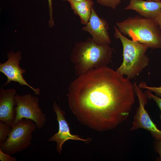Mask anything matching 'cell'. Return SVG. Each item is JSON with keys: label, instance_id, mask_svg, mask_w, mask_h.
<instances>
[{"label": "cell", "instance_id": "1", "mask_svg": "<svg viewBox=\"0 0 161 161\" xmlns=\"http://www.w3.org/2000/svg\"><path fill=\"white\" fill-rule=\"evenodd\" d=\"M135 94L130 80L106 66L78 76L70 83L67 95L69 107L80 123L105 131L127 119Z\"/></svg>", "mask_w": 161, "mask_h": 161}, {"label": "cell", "instance_id": "2", "mask_svg": "<svg viewBox=\"0 0 161 161\" xmlns=\"http://www.w3.org/2000/svg\"><path fill=\"white\" fill-rule=\"evenodd\" d=\"M112 52L109 45L97 44L91 38L76 43L70 55L75 74L78 76L90 70L107 66Z\"/></svg>", "mask_w": 161, "mask_h": 161}, {"label": "cell", "instance_id": "3", "mask_svg": "<svg viewBox=\"0 0 161 161\" xmlns=\"http://www.w3.org/2000/svg\"><path fill=\"white\" fill-rule=\"evenodd\" d=\"M116 26L123 35L146 45L148 48H161V32L154 18L138 16L130 17L117 22Z\"/></svg>", "mask_w": 161, "mask_h": 161}, {"label": "cell", "instance_id": "4", "mask_svg": "<svg viewBox=\"0 0 161 161\" xmlns=\"http://www.w3.org/2000/svg\"><path fill=\"white\" fill-rule=\"evenodd\" d=\"M114 28V36L120 40L123 47V61L116 71L126 75L129 80L134 79L149 65V59L146 54L148 47L146 45L129 39L116 26Z\"/></svg>", "mask_w": 161, "mask_h": 161}, {"label": "cell", "instance_id": "5", "mask_svg": "<svg viewBox=\"0 0 161 161\" xmlns=\"http://www.w3.org/2000/svg\"><path fill=\"white\" fill-rule=\"evenodd\" d=\"M11 127L7 139L0 146L3 152L10 154L21 152L30 146L36 126L32 120L23 118Z\"/></svg>", "mask_w": 161, "mask_h": 161}, {"label": "cell", "instance_id": "6", "mask_svg": "<svg viewBox=\"0 0 161 161\" xmlns=\"http://www.w3.org/2000/svg\"><path fill=\"white\" fill-rule=\"evenodd\" d=\"M15 100L16 117L14 124L22 119L26 118L33 121L38 129L44 126L46 121V116L39 106L38 97L30 94H17Z\"/></svg>", "mask_w": 161, "mask_h": 161}, {"label": "cell", "instance_id": "7", "mask_svg": "<svg viewBox=\"0 0 161 161\" xmlns=\"http://www.w3.org/2000/svg\"><path fill=\"white\" fill-rule=\"evenodd\" d=\"M133 84L135 94L139 100V106L134 116L132 126L130 130L144 129L150 132L158 140H161V130L153 123L145 108V106L148 102V97L146 93L145 92H143L136 82Z\"/></svg>", "mask_w": 161, "mask_h": 161}, {"label": "cell", "instance_id": "8", "mask_svg": "<svg viewBox=\"0 0 161 161\" xmlns=\"http://www.w3.org/2000/svg\"><path fill=\"white\" fill-rule=\"evenodd\" d=\"M7 57L8 59L6 61L0 63V72L7 78V82L2 87L7 86L11 82H16L21 85L28 86L36 95H40V89L33 88L24 78L23 75L26 73V70L21 68L19 66L22 57L21 52L10 51L7 54Z\"/></svg>", "mask_w": 161, "mask_h": 161}, {"label": "cell", "instance_id": "9", "mask_svg": "<svg viewBox=\"0 0 161 161\" xmlns=\"http://www.w3.org/2000/svg\"><path fill=\"white\" fill-rule=\"evenodd\" d=\"M53 109L56 114L58 124V130L57 133L49 138L48 141L49 142L56 143V149L59 154L61 153L63 144L68 140H79L85 142L91 141V138L83 139L78 135L72 134L70 132L69 124L65 117V112L61 109L55 102L53 104Z\"/></svg>", "mask_w": 161, "mask_h": 161}, {"label": "cell", "instance_id": "10", "mask_svg": "<svg viewBox=\"0 0 161 161\" xmlns=\"http://www.w3.org/2000/svg\"><path fill=\"white\" fill-rule=\"evenodd\" d=\"M109 29L107 21L98 16L93 7L88 22L81 30L89 33L92 39L97 44L109 45L111 40L108 32Z\"/></svg>", "mask_w": 161, "mask_h": 161}, {"label": "cell", "instance_id": "11", "mask_svg": "<svg viewBox=\"0 0 161 161\" xmlns=\"http://www.w3.org/2000/svg\"><path fill=\"white\" fill-rule=\"evenodd\" d=\"M17 90L14 88L0 89V120L12 126L16 117L15 100Z\"/></svg>", "mask_w": 161, "mask_h": 161}, {"label": "cell", "instance_id": "12", "mask_svg": "<svg viewBox=\"0 0 161 161\" xmlns=\"http://www.w3.org/2000/svg\"><path fill=\"white\" fill-rule=\"evenodd\" d=\"M125 9L135 10L145 18H154L161 11V1L130 0Z\"/></svg>", "mask_w": 161, "mask_h": 161}, {"label": "cell", "instance_id": "13", "mask_svg": "<svg viewBox=\"0 0 161 161\" xmlns=\"http://www.w3.org/2000/svg\"><path fill=\"white\" fill-rule=\"evenodd\" d=\"M71 9L74 13L78 16L81 23L85 25L88 22L92 12V9L94 5L92 0H86L78 1L73 0H68Z\"/></svg>", "mask_w": 161, "mask_h": 161}, {"label": "cell", "instance_id": "14", "mask_svg": "<svg viewBox=\"0 0 161 161\" xmlns=\"http://www.w3.org/2000/svg\"><path fill=\"white\" fill-rule=\"evenodd\" d=\"M11 129V126L0 120V146L6 141Z\"/></svg>", "mask_w": 161, "mask_h": 161}, {"label": "cell", "instance_id": "15", "mask_svg": "<svg viewBox=\"0 0 161 161\" xmlns=\"http://www.w3.org/2000/svg\"><path fill=\"white\" fill-rule=\"evenodd\" d=\"M123 0H96L99 4L114 9L121 3Z\"/></svg>", "mask_w": 161, "mask_h": 161}, {"label": "cell", "instance_id": "16", "mask_svg": "<svg viewBox=\"0 0 161 161\" xmlns=\"http://www.w3.org/2000/svg\"><path fill=\"white\" fill-rule=\"evenodd\" d=\"M138 86L141 89H145L151 92H154L157 95L161 97V86L160 87L149 86L145 82L142 81L140 83Z\"/></svg>", "mask_w": 161, "mask_h": 161}, {"label": "cell", "instance_id": "17", "mask_svg": "<svg viewBox=\"0 0 161 161\" xmlns=\"http://www.w3.org/2000/svg\"><path fill=\"white\" fill-rule=\"evenodd\" d=\"M145 92L148 98L152 99L156 102L160 109L161 112V98L157 96L154 95L151 93V92L148 90H146ZM160 119L161 121V114L160 115Z\"/></svg>", "mask_w": 161, "mask_h": 161}, {"label": "cell", "instance_id": "18", "mask_svg": "<svg viewBox=\"0 0 161 161\" xmlns=\"http://www.w3.org/2000/svg\"><path fill=\"white\" fill-rule=\"evenodd\" d=\"M48 1L49 15L50 16L49 20V27H52L54 25V20L52 17L53 8L52 5V0H48Z\"/></svg>", "mask_w": 161, "mask_h": 161}, {"label": "cell", "instance_id": "19", "mask_svg": "<svg viewBox=\"0 0 161 161\" xmlns=\"http://www.w3.org/2000/svg\"><path fill=\"white\" fill-rule=\"evenodd\" d=\"M10 154L3 152L0 149V160L1 161H16L17 159L11 157Z\"/></svg>", "mask_w": 161, "mask_h": 161}, {"label": "cell", "instance_id": "20", "mask_svg": "<svg viewBox=\"0 0 161 161\" xmlns=\"http://www.w3.org/2000/svg\"><path fill=\"white\" fill-rule=\"evenodd\" d=\"M161 32V11L154 18Z\"/></svg>", "mask_w": 161, "mask_h": 161}, {"label": "cell", "instance_id": "21", "mask_svg": "<svg viewBox=\"0 0 161 161\" xmlns=\"http://www.w3.org/2000/svg\"><path fill=\"white\" fill-rule=\"evenodd\" d=\"M157 145V150L160 154V160H161V140H158Z\"/></svg>", "mask_w": 161, "mask_h": 161}, {"label": "cell", "instance_id": "22", "mask_svg": "<svg viewBox=\"0 0 161 161\" xmlns=\"http://www.w3.org/2000/svg\"><path fill=\"white\" fill-rule=\"evenodd\" d=\"M63 1H67L68 0H62ZM75 1H83L86 0H73Z\"/></svg>", "mask_w": 161, "mask_h": 161}, {"label": "cell", "instance_id": "23", "mask_svg": "<svg viewBox=\"0 0 161 161\" xmlns=\"http://www.w3.org/2000/svg\"><path fill=\"white\" fill-rule=\"evenodd\" d=\"M147 1H161V0H145Z\"/></svg>", "mask_w": 161, "mask_h": 161}]
</instances>
